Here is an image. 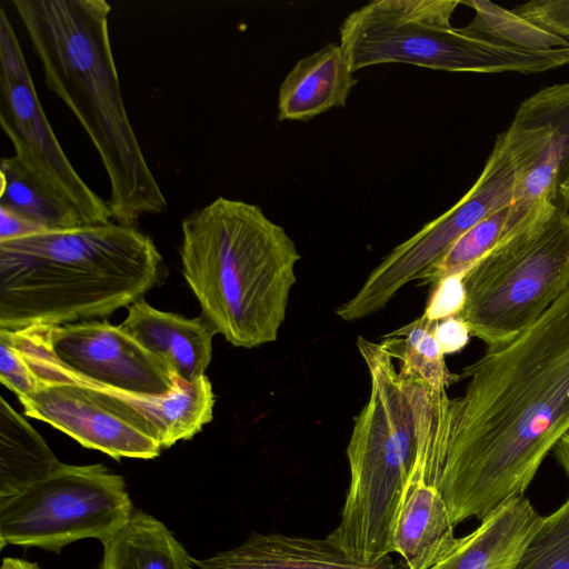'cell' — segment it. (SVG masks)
I'll return each mask as SVG.
<instances>
[{
	"label": "cell",
	"mask_w": 569,
	"mask_h": 569,
	"mask_svg": "<svg viewBox=\"0 0 569 569\" xmlns=\"http://www.w3.org/2000/svg\"><path fill=\"white\" fill-rule=\"evenodd\" d=\"M461 3L475 10L472 20L462 27L470 34L525 50H550L569 44L565 38L520 16L513 9L483 0Z\"/></svg>",
	"instance_id": "cell-23"
},
{
	"label": "cell",
	"mask_w": 569,
	"mask_h": 569,
	"mask_svg": "<svg viewBox=\"0 0 569 569\" xmlns=\"http://www.w3.org/2000/svg\"><path fill=\"white\" fill-rule=\"evenodd\" d=\"M370 395L347 447L350 482L339 525L326 538L348 555L377 562L393 552L392 532L421 441L449 397L396 369L380 342L359 337Z\"/></svg>",
	"instance_id": "cell-5"
},
{
	"label": "cell",
	"mask_w": 569,
	"mask_h": 569,
	"mask_svg": "<svg viewBox=\"0 0 569 569\" xmlns=\"http://www.w3.org/2000/svg\"><path fill=\"white\" fill-rule=\"evenodd\" d=\"M553 450L558 462L569 478V431L562 436Z\"/></svg>",
	"instance_id": "cell-31"
},
{
	"label": "cell",
	"mask_w": 569,
	"mask_h": 569,
	"mask_svg": "<svg viewBox=\"0 0 569 569\" xmlns=\"http://www.w3.org/2000/svg\"><path fill=\"white\" fill-rule=\"evenodd\" d=\"M1 569H39V567L37 563L9 557L3 559Z\"/></svg>",
	"instance_id": "cell-32"
},
{
	"label": "cell",
	"mask_w": 569,
	"mask_h": 569,
	"mask_svg": "<svg viewBox=\"0 0 569 569\" xmlns=\"http://www.w3.org/2000/svg\"><path fill=\"white\" fill-rule=\"evenodd\" d=\"M502 133L517 168L511 217L525 221L555 204L569 167V82L523 100Z\"/></svg>",
	"instance_id": "cell-13"
},
{
	"label": "cell",
	"mask_w": 569,
	"mask_h": 569,
	"mask_svg": "<svg viewBox=\"0 0 569 569\" xmlns=\"http://www.w3.org/2000/svg\"><path fill=\"white\" fill-rule=\"evenodd\" d=\"M0 380L18 398L31 395L39 385V379L4 329H0Z\"/></svg>",
	"instance_id": "cell-26"
},
{
	"label": "cell",
	"mask_w": 569,
	"mask_h": 569,
	"mask_svg": "<svg viewBox=\"0 0 569 569\" xmlns=\"http://www.w3.org/2000/svg\"><path fill=\"white\" fill-rule=\"evenodd\" d=\"M453 0H375L349 13L340 42L352 70L406 63L472 73H541L562 68L561 48L525 50L487 40L451 24Z\"/></svg>",
	"instance_id": "cell-6"
},
{
	"label": "cell",
	"mask_w": 569,
	"mask_h": 569,
	"mask_svg": "<svg viewBox=\"0 0 569 569\" xmlns=\"http://www.w3.org/2000/svg\"><path fill=\"white\" fill-rule=\"evenodd\" d=\"M7 331L23 355L108 390L159 397L174 386L173 373L157 357L106 320Z\"/></svg>",
	"instance_id": "cell-10"
},
{
	"label": "cell",
	"mask_w": 569,
	"mask_h": 569,
	"mask_svg": "<svg viewBox=\"0 0 569 569\" xmlns=\"http://www.w3.org/2000/svg\"><path fill=\"white\" fill-rule=\"evenodd\" d=\"M452 523L439 490L422 480L403 493L392 532L393 552L408 569H430L456 543Z\"/></svg>",
	"instance_id": "cell-18"
},
{
	"label": "cell",
	"mask_w": 569,
	"mask_h": 569,
	"mask_svg": "<svg viewBox=\"0 0 569 569\" xmlns=\"http://www.w3.org/2000/svg\"><path fill=\"white\" fill-rule=\"evenodd\" d=\"M437 322L425 313L382 337L380 345L399 362V372L417 377L436 391L447 390L461 379L451 372L436 336Z\"/></svg>",
	"instance_id": "cell-22"
},
{
	"label": "cell",
	"mask_w": 569,
	"mask_h": 569,
	"mask_svg": "<svg viewBox=\"0 0 569 569\" xmlns=\"http://www.w3.org/2000/svg\"><path fill=\"white\" fill-rule=\"evenodd\" d=\"M23 358L39 379L31 395L18 398L28 417L48 422L83 447L117 460L152 459L160 455L157 428L124 401L122 392L77 380Z\"/></svg>",
	"instance_id": "cell-12"
},
{
	"label": "cell",
	"mask_w": 569,
	"mask_h": 569,
	"mask_svg": "<svg viewBox=\"0 0 569 569\" xmlns=\"http://www.w3.org/2000/svg\"><path fill=\"white\" fill-rule=\"evenodd\" d=\"M357 81L341 46L329 42L298 60L282 80L278 120L309 121L332 108H343Z\"/></svg>",
	"instance_id": "cell-17"
},
{
	"label": "cell",
	"mask_w": 569,
	"mask_h": 569,
	"mask_svg": "<svg viewBox=\"0 0 569 569\" xmlns=\"http://www.w3.org/2000/svg\"><path fill=\"white\" fill-rule=\"evenodd\" d=\"M513 569H569V497L541 517Z\"/></svg>",
	"instance_id": "cell-25"
},
{
	"label": "cell",
	"mask_w": 569,
	"mask_h": 569,
	"mask_svg": "<svg viewBox=\"0 0 569 569\" xmlns=\"http://www.w3.org/2000/svg\"><path fill=\"white\" fill-rule=\"evenodd\" d=\"M541 516L527 498L515 497L491 513L430 569H513Z\"/></svg>",
	"instance_id": "cell-16"
},
{
	"label": "cell",
	"mask_w": 569,
	"mask_h": 569,
	"mask_svg": "<svg viewBox=\"0 0 569 569\" xmlns=\"http://www.w3.org/2000/svg\"><path fill=\"white\" fill-rule=\"evenodd\" d=\"M510 204L497 210L463 233L446 254L420 278V284L461 273L476 264L502 241L512 236L508 229Z\"/></svg>",
	"instance_id": "cell-24"
},
{
	"label": "cell",
	"mask_w": 569,
	"mask_h": 569,
	"mask_svg": "<svg viewBox=\"0 0 569 569\" xmlns=\"http://www.w3.org/2000/svg\"><path fill=\"white\" fill-rule=\"evenodd\" d=\"M437 483L450 519L480 521L527 490L569 431V288L509 342L465 367Z\"/></svg>",
	"instance_id": "cell-1"
},
{
	"label": "cell",
	"mask_w": 569,
	"mask_h": 569,
	"mask_svg": "<svg viewBox=\"0 0 569 569\" xmlns=\"http://www.w3.org/2000/svg\"><path fill=\"white\" fill-rule=\"evenodd\" d=\"M516 178V163L500 133L472 187L450 209L387 254L356 295L337 308V316L353 322L385 308L403 286L432 268L463 233L510 204Z\"/></svg>",
	"instance_id": "cell-9"
},
{
	"label": "cell",
	"mask_w": 569,
	"mask_h": 569,
	"mask_svg": "<svg viewBox=\"0 0 569 569\" xmlns=\"http://www.w3.org/2000/svg\"><path fill=\"white\" fill-rule=\"evenodd\" d=\"M458 316L487 348L531 326L569 288V213L556 206L510 236L465 276Z\"/></svg>",
	"instance_id": "cell-7"
},
{
	"label": "cell",
	"mask_w": 569,
	"mask_h": 569,
	"mask_svg": "<svg viewBox=\"0 0 569 569\" xmlns=\"http://www.w3.org/2000/svg\"><path fill=\"white\" fill-rule=\"evenodd\" d=\"M436 336L446 356L462 350L469 341L470 331L460 318L451 317L437 322Z\"/></svg>",
	"instance_id": "cell-29"
},
{
	"label": "cell",
	"mask_w": 569,
	"mask_h": 569,
	"mask_svg": "<svg viewBox=\"0 0 569 569\" xmlns=\"http://www.w3.org/2000/svg\"><path fill=\"white\" fill-rule=\"evenodd\" d=\"M558 197L561 198L563 204L562 208L569 213V167L559 184Z\"/></svg>",
	"instance_id": "cell-33"
},
{
	"label": "cell",
	"mask_w": 569,
	"mask_h": 569,
	"mask_svg": "<svg viewBox=\"0 0 569 569\" xmlns=\"http://www.w3.org/2000/svg\"><path fill=\"white\" fill-rule=\"evenodd\" d=\"M124 479L101 463H62L21 492L0 499V546L60 550L80 539L101 542L133 512Z\"/></svg>",
	"instance_id": "cell-8"
},
{
	"label": "cell",
	"mask_w": 569,
	"mask_h": 569,
	"mask_svg": "<svg viewBox=\"0 0 569 569\" xmlns=\"http://www.w3.org/2000/svg\"><path fill=\"white\" fill-rule=\"evenodd\" d=\"M182 273L202 317L234 347L278 339L301 259L262 209L218 197L181 223Z\"/></svg>",
	"instance_id": "cell-4"
},
{
	"label": "cell",
	"mask_w": 569,
	"mask_h": 569,
	"mask_svg": "<svg viewBox=\"0 0 569 569\" xmlns=\"http://www.w3.org/2000/svg\"><path fill=\"white\" fill-rule=\"evenodd\" d=\"M120 326L171 373L187 381L206 376L217 332L202 316L189 319L161 311L141 298L128 307Z\"/></svg>",
	"instance_id": "cell-15"
},
{
	"label": "cell",
	"mask_w": 569,
	"mask_h": 569,
	"mask_svg": "<svg viewBox=\"0 0 569 569\" xmlns=\"http://www.w3.org/2000/svg\"><path fill=\"white\" fill-rule=\"evenodd\" d=\"M161 262L149 236L114 221L0 241V329L108 318L157 284Z\"/></svg>",
	"instance_id": "cell-3"
},
{
	"label": "cell",
	"mask_w": 569,
	"mask_h": 569,
	"mask_svg": "<svg viewBox=\"0 0 569 569\" xmlns=\"http://www.w3.org/2000/svg\"><path fill=\"white\" fill-rule=\"evenodd\" d=\"M467 272L446 277L436 282L423 313L431 320L440 321L458 317L466 303L463 279Z\"/></svg>",
	"instance_id": "cell-27"
},
{
	"label": "cell",
	"mask_w": 569,
	"mask_h": 569,
	"mask_svg": "<svg viewBox=\"0 0 569 569\" xmlns=\"http://www.w3.org/2000/svg\"><path fill=\"white\" fill-rule=\"evenodd\" d=\"M196 569H408L390 556L377 561L359 560L327 538L316 539L278 532L251 533L241 545L203 559Z\"/></svg>",
	"instance_id": "cell-14"
},
{
	"label": "cell",
	"mask_w": 569,
	"mask_h": 569,
	"mask_svg": "<svg viewBox=\"0 0 569 569\" xmlns=\"http://www.w3.org/2000/svg\"><path fill=\"white\" fill-rule=\"evenodd\" d=\"M48 89L73 112L110 184L114 222L134 226L168 209L129 120L109 37L104 0H12Z\"/></svg>",
	"instance_id": "cell-2"
},
{
	"label": "cell",
	"mask_w": 569,
	"mask_h": 569,
	"mask_svg": "<svg viewBox=\"0 0 569 569\" xmlns=\"http://www.w3.org/2000/svg\"><path fill=\"white\" fill-rule=\"evenodd\" d=\"M0 206L47 231L87 226L77 207L38 179L14 154L0 163Z\"/></svg>",
	"instance_id": "cell-21"
},
{
	"label": "cell",
	"mask_w": 569,
	"mask_h": 569,
	"mask_svg": "<svg viewBox=\"0 0 569 569\" xmlns=\"http://www.w3.org/2000/svg\"><path fill=\"white\" fill-rule=\"evenodd\" d=\"M513 10L569 41V0H531Z\"/></svg>",
	"instance_id": "cell-28"
},
{
	"label": "cell",
	"mask_w": 569,
	"mask_h": 569,
	"mask_svg": "<svg viewBox=\"0 0 569 569\" xmlns=\"http://www.w3.org/2000/svg\"><path fill=\"white\" fill-rule=\"evenodd\" d=\"M0 124L14 156L44 184L77 207L87 226L112 222L104 201L64 153L38 98L17 33L0 8Z\"/></svg>",
	"instance_id": "cell-11"
},
{
	"label": "cell",
	"mask_w": 569,
	"mask_h": 569,
	"mask_svg": "<svg viewBox=\"0 0 569 569\" xmlns=\"http://www.w3.org/2000/svg\"><path fill=\"white\" fill-rule=\"evenodd\" d=\"M60 465L43 438L1 397L0 499L44 479Z\"/></svg>",
	"instance_id": "cell-20"
},
{
	"label": "cell",
	"mask_w": 569,
	"mask_h": 569,
	"mask_svg": "<svg viewBox=\"0 0 569 569\" xmlns=\"http://www.w3.org/2000/svg\"><path fill=\"white\" fill-rule=\"evenodd\" d=\"M47 231L26 217L0 206V241L18 239Z\"/></svg>",
	"instance_id": "cell-30"
},
{
	"label": "cell",
	"mask_w": 569,
	"mask_h": 569,
	"mask_svg": "<svg viewBox=\"0 0 569 569\" xmlns=\"http://www.w3.org/2000/svg\"><path fill=\"white\" fill-rule=\"evenodd\" d=\"M102 546L100 569H196L166 525L141 510H133Z\"/></svg>",
	"instance_id": "cell-19"
}]
</instances>
